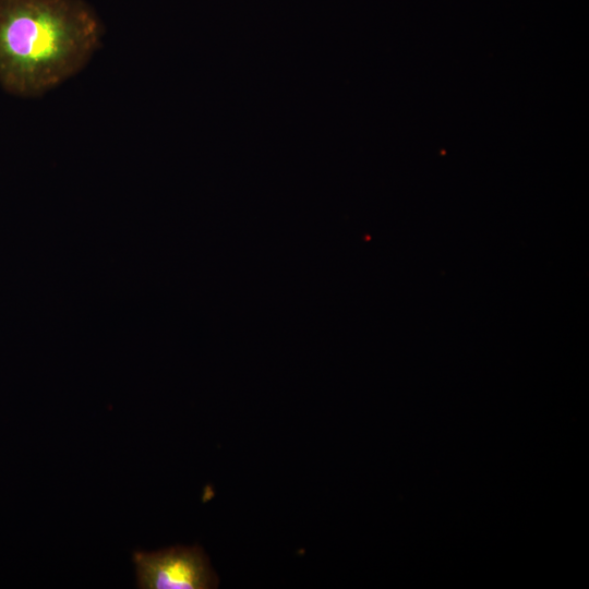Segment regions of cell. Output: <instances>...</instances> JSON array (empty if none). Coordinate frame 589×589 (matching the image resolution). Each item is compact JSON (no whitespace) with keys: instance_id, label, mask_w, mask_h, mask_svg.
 Listing matches in <instances>:
<instances>
[{"instance_id":"6da1fadb","label":"cell","mask_w":589,"mask_h":589,"mask_svg":"<svg viewBox=\"0 0 589 589\" xmlns=\"http://www.w3.org/2000/svg\"><path fill=\"white\" fill-rule=\"evenodd\" d=\"M104 28L85 0H0V85L36 97L80 72Z\"/></svg>"},{"instance_id":"7a4b0ae2","label":"cell","mask_w":589,"mask_h":589,"mask_svg":"<svg viewBox=\"0 0 589 589\" xmlns=\"http://www.w3.org/2000/svg\"><path fill=\"white\" fill-rule=\"evenodd\" d=\"M137 587L141 589H211L218 578L199 545H176L156 552L135 551Z\"/></svg>"}]
</instances>
